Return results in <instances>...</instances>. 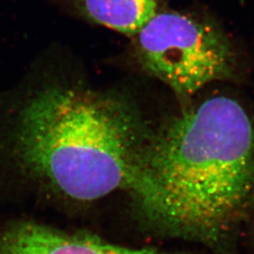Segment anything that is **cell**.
I'll list each match as a JSON object with an SVG mask.
<instances>
[{"label": "cell", "instance_id": "3", "mask_svg": "<svg viewBox=\"0 0 254 254\" xmlns=\"http://www.w3.org/2000/svg\"><path fill=\"white\" fill-rule=\"evenodd\" d=\"M136 62L182 99L206 85L234 79L236 57L225 33L208 20L158 11L134 37Z\"/></svg>", "mask_w": 254, "mask_h": 254}, {"label": "cell", "instance_id": "4", "mask_svg": "<svg viewBox=\"0 0 254 254\" xmlns=\"http://www.w3.org/2000/svg\"><path fill=\"white\" fill-rule=\"evenodd\" d=\"M0 254H165L113 245L98 237L70 235L32 222L8 228L0 235Z\"/></svg>", "mask_w": 254, "mask_h": 254}, {"label": "cell", "instance_id": "2", "mask_svg": "<svg viewBox=\"0 0 254 254\" xmlns=\"http://www.w3.org/2000/svg\"><path fill=\"white\" fill-rule=\"evenodd\" d=\"M144 216L181 236L217 240L254 200V120L209 97L152 129L127 187Z\"/></svg>", "mask_w": 254, "mask_h": 254}, {"label": "cell", "instance_id": "5", "mask_svg": "<svg viewBox=\"0 0 254 254\" xmlns=\"http://www.w3.org/2000/svg\"><path fill=\"white\" fill-rule=\"evenodd\" d=\"M159 0H59L69 14L134 37L158 10Z\"/></svg>", "mask_w": 254, "mask_h": 254}, {"label": "cell", "instance_id": "1", "mask_svg": "<svg viewBox=\"0 0 254 254\" xmlns=\"http://www.w3.org/2000/svg\"><path fill=\"white\" fill-rule=\"evenodd\" d=\"M50 50L0 92V156L17 172L79 201L128 187L151 128L127 97L94 91Z\"/></svg>", "mask_w": 254, "mask_h": 254}]
</instances>
